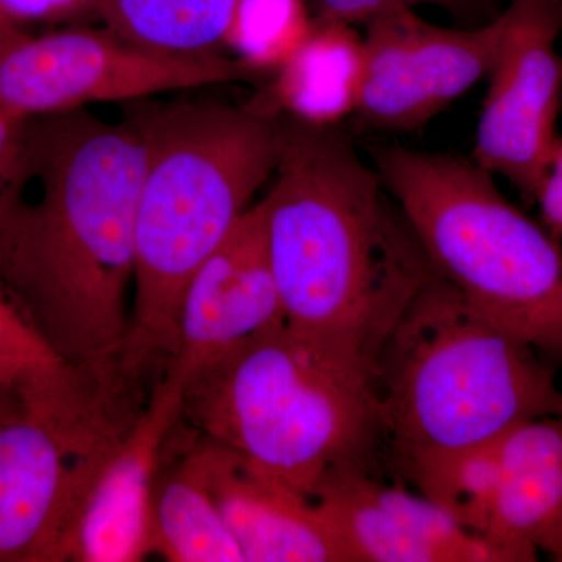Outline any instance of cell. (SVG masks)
I'll return each instance as SVG.
<instances>
[{"mask_svg":"<svg viewBox=\"0 0 562 562\" xmlns=\"http://www.w3.org/2000/svg\"><path fill=\"white\" fill-rule=\"evenodd\" d=\"M322 20L364 25L376 13L394 5L416 9L419 5L439 7L460 20L472 21L486 5V0H306Z\"/></svg>","mask_w":562,"mask_h":562,"instance_id":"obj_21","label":"cell"},{"mask_svg":"<svg viewBox=\"0 0 562 562\" xmlns=\"http://www.w3.org/2000/svg\"><path fill=\"white\" fill-rule=\"evenodd\" d=\"M543 227L562 244V138L535 199Z\"/></svg>","mask_w":562,"mask_h":562,"instance_id":"obj_22","label":"cell"},{"mask_svg":"<svg viewBox=\"0 0 562 562\" xmlns=\"http://www.w3.org/2000/svg\"><path fill=\"white\" fill-rule=\"evenodd\" d=\"M144 144L135 214V271L125 372L154 383L177 342L191 277L272 179L281 116L257 98L243 105L183 102L131 117Z\"/></svg>","mask_w":562,"mask_h":562,"instance_id":"obj_3","label":"cell"},{"mask_svg":"<svg viewBox=\"0 0 562 562\" xmlns=\"http://www.w3.org/2000/svg\"><path fill=\"white\" fill-rule=\"evenodd\" d=\"M99 0H0V5L5 10L11 20L18 18L36 16V14H66L79 10L98 9Z\"/></svg>","mask_w":562,"mask_h":562,"instance_id":"obj_24","label":"cell"},{"mask_svg":"<svg viewBox=\"0 0 562 562\" xmlns=\"http://www.w3.org/2000/svg\"><path fill=\"white\" fill-rule=\"evenodd\" d=\"M74 372L22 317L0 283V386L22 401Z\"/></svg>","mask_w":562,"mask_h":562,"instance_id":"obj_20","label":"cell"},{"mask_svg":"<svg viewBox=\"0 0 562 562\" xmlns=\"http://www.w3.org/2000/svg\"><path fill=\"white\" fill-rule=\"evenodd\" d=\"M308 7L306 0H236L224 47L250 76H273L312 31Z\"/></svg>","mask_w":562,"mask_h":562,"instance_id":"obj_19","label":"cell"},{"mask_svg":"<svg viewBox=\"0 0 562 562\" xmlns=\"http://www.w3.org/2000/svg\"><path fill=\"white\" fill-rule=\"evenodd\" d=\"M154 554L171 562H246L180 420L155 487Z\"/></svg>","mask_w":562,"mask_h":562,"instance_id":"obj_16","label":"cell"},{"mask_svg":"<svg viewBox=\"0 0 562 562\" xmlns=\"http://www.w3.org/2000/svg\"><path fill=\"white\" fill-rule=\"evenodd\" d=\"M149 395L77 372L0 414V562H61L95 476Z\"/></svg>","mask_w":562,"mask_h":562,"instance_id":"obj_7","label":"cell"},{"mask_svg":"<svg viewBox=\"0 0 562 562\" xmlns=\"http://www.w3.org/2000/svg\"><path fill=\"white\" fill-rule=\"evenodd\" d=\"M557 375L432 271L373 362L384 475L419 454L476 446L524 422L561 416Z\"/></svg>","mask_w":562,"mask_h":562,"instance_id":"obj_5","label":"cell"},{"mask_svg":"<svg viewBox=\"0 0 562 562\" xmlns=\"http://www.w3.org/2000/svg\"><path fill=\"white\" fill-rule=\"evenodd\" d=\"M25 121L0 110V183L9 180L20 166Z\"/></svg>","mask_w":562,"mask_h":562,"instance_id":"obj_23","label":"cell"},{"mask_svg":"<svg viewBox=\"0 0 562 562\" xmlns=\"http://www.w3.org/2000/svg\"><path fill=\"white\" fill-rule=\"evenodd\" d=\"M286 324L261 203L195 271L181 297L176 350L166 372L183 383L247 339Z\"/></svg>","mask_w":562,"mask_h":562,"instance_id":"obj_12","label":"cell"},{"mask_svg":"<svg viewBox=\"0 0 562 562\" xmlns=\"http://www.w3.org/2000/svg\"><path fill=\"white\" fill-rule=\"evenodd\" d=\"M16 402V395L11 394V392L3 390V387L0 386V414L7 412V409L11 408V406Z\"/></svg>","mask_w":562,"mask_h":562,"instance_id":"obj_25","label":"cell"},{"mask_svg":"<svg viewBox=\"0 0 562 562\" xmlns=\"http://www.w3.org/2000/svg\"><path fill=\"white\" fill-rule=\"evenodd\" d=\"M362 77V33L347 22L314 16L301 47L255 98L277 116L338 127L357 111Z\"/></svg>","mask_w":562,"mask_h":562,"instance_id":"obj_15","label":"cell"},{"mask_svg":"<svg viewBox=\"0 0 562 562\" xmlns=\"http://www.w3.org/2000/svg\"><path fill=\"white\" fill-rule=\"evenodd\" d=\"M144 144L131 120L87 109L25 121L16 177L0 183V283L66 364L124 375Z\"/></svg>","mask_w":562,"mask_h":562,"instance_id":"obj_1","label":"cell"},{"mask_svg":"<svg viewBox=\"0 0 562 562\" xmlns=\"http://www.w3.org/2000/svg\"><path fill=\"white\" fill-rule=\"evenodd\" d=\"M190 450L246 562H351L316 498L277 482L190 428Z\"/></svg>","mask_w":562,"mask_h":562,"instance_id":"obj_13","label":"cell"},{"mask_svg":"<svg viewBox=\"0 0 562 562\" xmlns=\"http://www.w3.org/2000/svg\"><path fill=\"white\" fill-rule=\"evenodd\" d=\"M501 482L484 538L512 557L562 562V414L524 422L498 439Z\"/></svg>","mask_w":562,"mask_h":562,"instance_id":"obj_14","label":"cell"},{"mask_svg":"<svg viewBox=\"0 0 562 562\" xmlns=\"http://www.w3.org/2000/svg\"><path fill=\"white\" fill-rule=\"evenodd\" d=\"M372 157L432 271L562 371V244L471 157L402 146Z\"/></svg>","mask_w":562,"mask_h":562,"instance_id":"obj_6","label":"cell"},{"mask_svg":"<svg viewBox=\"0 0 562 562\" xmlns=\"http://www.w3.org/2000/svg\"><path fill=\"white\" fill-rule=\"evenodd\" d=\"M180 422L312 498L338 472L384 476L371 379L286 324L247 339L188 379Z\"/></svg>","mask_w":562,"mask_h":562,"instance_id":"obj_4","label":"cell"},{"mask_svg":"<svg viewBox=\"0 0 562 562\" xmlns=\"http://www.w3.org/2000/svg\"><path fill=\"white\" fill-rule=\"evenodd\" d=\"M502 13L476 27H442L405 5L364 24V77L351 122L358 132L413 133L490 76Z\"/></svg>","mask_w":562,"mask_h":562,"instance_id":"obj_10","label":"cell"},{"mask_svg":"<svg viewBox=\"0 0 562 562\" xmlns=\"http://www.w3.org/2000/svg\"><path fill=\"white\" fill-rule=\"evenodd\" d=\"M280 124L279 165L260 203L286 325L371 379L430 262L341 125Z\"/></svg>","mask_w":562,"mask_h":562,"instance_id":"obj_2","label":"cell"},{"mask_svg":"<svg viewBox=\"0 0 562 562\" xmlns=\"http://www.w3.org/2000/svg\"><path fill=\"white\" fill-rule=\"evenodd\" d=\"M246 77L250 74L236 58L146 49L106 27L43 35H29L20 27L0 32V110L21 120Z\"/></svg>","mask_w":562,"mask_h":562,"instance_id":"obj_8","label":"cell"},{"mask_svg":"<svg viewBox=\"0 0 562 562\" xmlns=\"http://www.w3.org/2000/svg\"><path fill=\"white\" fill-rule=\"evenodd\" d=\"M183 380L165 372L95 476L61 562H139L154 554V498L180 420Z\"/></svg>","mask_w":562,"mask_h":562,"instance_id":"obj_11","label":"cell"},{"mask_svg":"<svg viewBox=\"0 0 562 562\" xmlns=\"http://www.w3.org/2000/svg\"><path fill=\"white\" fill-rule=\"evenodd\" d=\"M14 27H18L16 22L11 20L5 10L2 9V5H0V32L10 31V29Z\"/></svg>","mask_w":562,"mask_h":562,"instance_id":"obj_26","label":"cell"},{"mask_svg":"<svg viewBox=\"0 0 562 562\" xmlns=\"http://www.w3.org/2000/svg\"><path fill=\"white\" fill-rule=\"evenodd\" d=\"M498 439L419 454L398 465L390 480L408 484L484 538L501 482Z\"/></svg>","mask_w":562,"mask_h":562,"instance_id":"obj_18","label":"cell"},{"mask_svg":"<svg viewBox=\"0 0 562 562\" xmlns=\"http://www.w3.org/2000/svg\"><path fill=\"white\" fill-rule=\"evenodd\" d=\"M471 158L535 205L562 136V0H509Z\"/></svg>","mask_w":562,"mask_h":562,"instance_id":"obj_9","label":"cell"},{"mask_svg":"<svg viewBox=\"0 0 562 562\" xmlns=\"http://www.w3.org/2000/svg\"><path fill=\"white\" fill-rule=\"evenodd\" d=\"M236 0H99L95 13L120 38L172 55L217 54Z\"/></svg>","mask_w":562,"mask_h":562,"instance_id":"obj_17","label":"cell"}]
</instances>
